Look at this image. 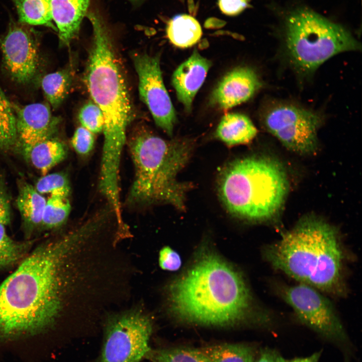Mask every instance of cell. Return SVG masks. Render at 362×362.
I'll return each instance as SVG.
<instances>
[{"mask_svg":"<svg viewBox=\"0 0 362 362\" xmlns=\"http://www.w3.org/2000/svg\"><path fill=\"white\" fill-rule=\"evenodd\" d=\"M110 281L88 224L42 243L0 285V349L44 336L68 314L104 312Z\"/></svg>","mask_w":362,"mask_h":362,"instance_id":"cell-1","label":"cell"},{"mask_svg":"<svg viewBox=\"0 0 362 362\" xmlns=\"http://www.w3.org/2000/svg\"><path fill=\"white\" fill-rule=\"evenodd\" d=\"M167 294L171 313L190 323L230 326L251 315L252 298L244 279L211 250L201 252Z\"/></svg>","mask_w":362,"mask_h":362,"instance_id":"cell-2","label":"cell"},{"mask_svg":"<svg viewBox=\"0 0 362 362\" xmlns=\"http://www.w3.org/2000/svg\"><path fill=\"white\" fill-rule=\"evenodd\" d=\"M263 255L273 268L299 283L336 296L346 294L344 250L337 232L325 221L302 220L266 246Z\"/></svg>","mask_w":362,"mask_h":362,"instance_id":"cell-3","label":"cell"},{"mask_svg":"<svg viewBox=\"0 0 362 362\" xmlns=\"http://www.w3.org/2000/svg\"><path fill=\"white\" fill-rule=\"evenodd\" d=\"M86 17L92 26L93 39L84 81L93 102L104 117L101 168L108 173H115L120 169L126 130L133 118V108L104 19L95 11L88 12Z\"/></svg>","mask_w":362,"mask_h":362,"instance_id":"cell-4","label":"cell"},{"mask_svg":"<svg viewBox=\"0 0 362 362\" xmlns=\"http://www.w3.org/2000/svg\"><path fill=\"white\" fill-rule=\"evenodd\" d=\"M128 146L134 167V177L126 202L132 207L165 204L185 209L192 185L177 175L192 154L193 142L185 139L165 140L146 128L136 130Z\"/></svg>","mask_w":362,"mask_h":362,"instance_id":"cell-5","label":"cell"},{"mask_svg":"<svg viewBox=\"0 0 362 362\" xmlns=\"http://www.w3.org/2000/svg\"><path fill=\"white\" fill-rule=\"evenodd\" d=\"M282 164L267 157L251 156L230 163L218 183L221 200L233 215L250 221H265L281 209L288 191Z\"/></svg>","mask_w":362,"mask_h":362,"instance_id":"cell-6","label":"cell"},{"mask_svg":"<svg viewBox=\"0 0 362 362\" xmlns=\"http://www.w3.org/2000/svg\"><path fill=\"white\" fill-rule=\"evenodd\" d=\"M285 32L291 61L304 73L313 72L339 53L359 48L358 42L346 29L307 8H299L290 14Z\"/></svg>","mask_w":362,"mask_h":362,"instance_id":"cell-7","label":"cell"},{"mask_svg":"<svg viewBox=\"0 0 362 362\" xmlns=\"http://www.w3.org/2000/svg\"><path fill=\"white\" fill-rule=\"evenodd\" d=\"M104 319V338L96 362H140L151 348L153 323L141 308L108 313Z\"/></svg>","mask_w":362,"mask_h":362,"instance_id":"cell-8","label":"cell"},{"mask_svg":"<svg viewBox=\"0 0 362 362\" xmlns=\"http://www.w3.org/2000/svg\"><path fill=\"white\" fill-rule=\"evenodd\" d=\"M318 114L291 104L276 105L266 111V129L287 148L300 154L313 153L317 148Z\"/></svg>","mask_w":362,"mask_h":362,"instance_id":"cell-9","label":"cell"},{"mask_svg":"<svg viewBox=\"0 0 362 362\" xmlns=\"http://www.w3.org/2000/svg\"><path fill=\"white\" fill-rule=\"evenodd\" d=\"M319 292L299 283L285 287L281 295L305 325L330 340L345 342L346 334L333 305Z\"/></svg>","mask_w":362,"mask_h":362,"instance_id":"cell-10","label":"cell"},{"mask_svg":"<svg viewBox=\"0 0 362 362\" xmlns=\"http://www.w3.org/2000/svg\"><path fill=\"white\" fill-rule=\"evenodd\" d=\"M132 57L138 76L140 98L147 107L156 125L171 137L176 115L163 83L160 56L137 53Z\"/></svg>","mask_w":362,"mask_h":362,"instance_id":"cell-11","label":"cell"},{"mask_svg":"<svg viewBox=\"0 0 362 362\" xmlns=\"http://www.w3.org/2000/svg\"><path fill=\"white\" fill-rule=\"evenodd\" d=\"M36 36L28 25L12 22L7 33L0 39L4 67L19 84H28L38 73L40 60Z\"/></svg>","mask_w":362,"mask_h":362,"instance_id":"cell-12","label":"cell"},{"mask_svg":"<svg viewBox=\"0 0 362 362\" xmlns=\"http://www.w3.org/2000/svg\"><path fill=\"white\" fill-rule=\"evenodd\" d=\"M16 118L17 144H30L52 138L60 118L53 116L50 106L43 103L14 107Z\"/></svg>","mask_w":362,"mask_h":362,"instance_id":"cell-13","label":"cell"},{"mask_svg":"<svg viewBox=\"0 0 362 362\" xmlns=\"http://www.w3.org/2000/svg\"><path fill=\"white\" fill-rule=\"evenodd\" d=\"M262 84L256 73L248 67H238L227 73L212 92L210 104L228 109L249 100Z\"/></svg>","mask_w":362,"mask_h":362,"instance_id":"cell-14","label":"cell"},{"mask_svg":"<svg viewBox=\"0 0 362 362\" xmlns=\"http://www.w3.org/2000/svg\"><path fill=\"white\" fill-rule=\"evenodd\" d=\"M211 66V61L201 56L195 49L191 56L174 71L172 84L178 101L187 112L191 111L194 97Z\"/></svg>","mask_w":362,"mask_h":362,"instance_id":"cell-15","label":"cell"},{"mask_svg":"<svg viewBox=\"0 0 362 362\" xmlns=\"http://www.w3.org/2000/svg\"><path fill=\"white\" fill-rule=\"evenodd\" d=\"M91 1L49 0L53 21L61 45H69L78 35Z\"/></svg>","mask_w":362,"mask_h":362,"instance_id":"cell-16","label":"cell"},{"mask_svg":"<svg viewBox=\"0 0 362 362\" xmlns=\"http://www.w3.org/2000/svg\"><path fill=\"white\" fill-rule=\"evenodd\" d=\"M20 146L25 158L43 175L64 159L67 154L65 145L53 137Z\"/></svg>","mask_w":362,"mask_h":362,"instance_id":"cell-17","label":"cell"},{"mask_svg":"<svg viewBox=\"0 0 362 362\" xmlns=\"http://www.w3.org/2000/svg\"><path fill=\"white\" fill-rule=\"evenodd\" d=\"M256 134V128L250 119L239 113L224 115L215 132L216 137L230 147L248 143Z\"/></svg>","mask_w":362,"mask_h":362,"instance_id":"cell-18","label":"cell"},{"mask_svg":"<svg viewBox=\"0 0 362 362\" xmlns=\"http://www.w3.org/2000/svg\"><path fill=\"white\" fill-rule=\"evenodd\" d=\"M46 202L45 198L31 185L24 180H19L16 205L28 230L41 225Z\"/></svg>","mask_w":362,"mask_h":362,"instance_id":"cell-19","label":"cell"},{"mask_svg":"<svg viewBox=\"0 0 362 362\" xmlns=\"http://www.w3.org/2000/svg\"><path fill=\"white\" fill-rule=\"evenodd\" d=\"M169 41L179 48H188L201 39L202 30L199 22L187 14H180L171 19L166 28Z\"/></svg>","mask_w":362,"mask_h":362,"instance_id":"cell-20","label":"cell"},{"mask_svg":"<svg viewBox=\"0 0 362 362\" xmlns=\"http://www.w3.org/2000/svg\"><path fill=\"white\" fill-rule=\"evenodd\" d=\"M72 78V71L67 67L48 73L41 79V88L53 109L58 108L68 96Z\"/></svg>","mask_w":362,"mask_h":362,"instance_id":"cell-21","label":"cell"},{"mask_svg":"<svg viewBox=\"0 0 362 362\" xmlns=\"http://www.w3.org/2000/svg\"><path fill=\"white\" fill-rule=\"evenodd\" d=\"M19 22L26 25H42L56 30L53 23L49 0H12Z\"/></svg>","mask_w":362,"mask_h":362,"instance_id":"cell-22","label":"cell"},{"mask_svg":"<svg viewBox=\"0 0 362 362\" xmlns=\"http://www.w3.org/2000/svg\"><path fill=\"white\" fill-rule=\"evenodd\" d=\"M210 362H254L255 350L244 344L222 343L202 347Z\"/></svg>","mask_w":362,"mask_h":362,"instance_id":"cell-23","label":"cell"},{"mask_svg":"<svg viewBox=\"0 0 362 362\" xmlns=\"http://www.w3.org/2000/svg\"><path fill=\"white\" fill-rule=\"evenodd\" d=\"M17 143L15 111L0 87V150L8 149Z\"/></svg>","mask_w":362,"mask_h":362,"instance_id":"cell-24","label":"cell"},{"mask_svg":"<svg viewBox=\"0 0 362 362\" xmlns=\"http://www.w3.org/2000/svg\"><path fill=\"white\" fill-rule=\"evenodd\" d=\"M70 210L68 197L51 195L46 202L41 225L49 229L60 227L67 220Z\"/></svg>","mask_w":362,"mask_h":362,"instance_id":"cell-25","label":"cell"},{"mask_svg":"<svg viewBox=\"0 0 362 362\" xmlns=\"http://www.w3.org/2000/svg\"><path fill=\"white\" fill-rule=\"evenodd\" d=\"M147 358L151 362H210L200 348L187 347L151 349Z\"/></svg>","mask_w":362,"mask_h":362,"instance_id":"cell-26","label":"cell"},{"mask_svg":"<svg viewBox=\"0 0 362 362\" xmlns=\"http://www.w3.org/2000/svg\"><path fill=\"white\" fill-rule=\"evenodd\" d=\"M5 226L0 223V268L22 260L30 246L28 243L16 241L10 237Z\"/></svg>","mask_w":362,"mask_h":362,"instance_id":"cell-27","label":"cell"},{"mask_svg":"<svg viewBox=\"0 0 362 362\" xmlns=\"http://www.w3.org/2000/svg\"><path fill=\"white\" fill-rule=\"evenodd\" d=\"M36 191L41 194L68 197L70 191L69 182L67 175L62 172L46 174L37 182Z\"/></svg>","mask_w":362,"mask_h":362,"instance_id":"cell-28","label":"cell"},{"mask_svg":"<svg viewBox=\"0 0 362 362\" xmlns=\"http://www.w3.org/2000/svg\"><path fill=\"white\" fill-rule=\"evenodd\" d=\"M78 119L81 126L94 134L103 132L104 120L99 107L93 102L85 104L81 108Z\"/></svg>","mask_w":362,"mask_h":362,"instance_id":"cell-29","label":"cell"},{"mask_svg":"<svg viewBox=\"0 0 362 362\" xmlns=\"http://www.w3.org/2000/svg\"><path fill=\"white\" fill-rule=\"evenodd\" d=\"M94 143V134L82 126L75 130L71 140L72 147L76 153L81 156L89 153Z\"/></svg>","mask_w":362,"mask_h":362,"instance_id":"cell-30","label":"cell"},{"mask_svg":"<svg viewBox=\"0 0 362 362\" xmlns=\"http://www.w3.org/2000/svg\"><path fill=\"white\" fill-rule=\"evenodd\" d=\"M159 264L162 269L175 271L178 269L182 264L179 255L168 246L162 248L159 254Z\"/></svg>","mask_w":362,"mask_h":362,"instance_id":"cell-31","label":"cell"},{"mask_svg":"<svg viewBox=\"0 0 362 362\" xmlns=\"http://www.w3.org/2000/svg\"><path fill=\"white\" fill-rule=\"evenodd\" d=\"M250 0H218L221 12L228 16H235L250 7Z\"/></svg>","mask_w":362,"mask_h":362,"instance_id":"cell-32","label":"cell"},{"mask_svg":"<svg viewBox=\"0 0 362 362\" xmlns=\"http://www.w3.org/2000/svg\"><path fill=\"white\" fill-rule=\"evenodd\" d=\"M11 221V206L8 192L3 177L0 175V223L8 225Z\"/></svg>","mask_w":362,"mask_h":362,"instance_id":"cell-33","label":"cell"},{"mask_svg":"<svg viewBox=\"0 0 362 362\" xmlns=\"http://www.w3.org/2000/svg\"><path fill=\"white\" fill-rule=\"evenodd\" d=\"M254 362H286V359L276 350L265 348L260 351Z\"/></svg>","mask_w":362,"mask_h":362,"instance_id":"cell-34","label":"cell"},{"mask_svg":"<svg viewBox=\"0 0 362 362\" xmlns=\"http://www.w3.org/2000/svg\"><path fill=\"white\" fill-rule=\"evenodd\" d=\"M320 354V352H317L307 357L286 360V362H318Z\"/></svg>","mask_w":362,"mask_h":362,"instance_id":"cell-35","label":"cell"},{"mask_svg":"<svg viewBox=\"0 0 362 362\" xmlns=\"http://www.w3.org/2000/svg\"><path fill=\"white\" fill-rule=\"evenodd\" d=\"M128 1H130L132 3H140L141 2L144 1L145 0H128Z\"/></svg>","mask_w":362,"mask_h":362,"instance_id":"cell-36","label":"cell"}]
</instances>
